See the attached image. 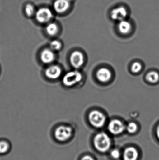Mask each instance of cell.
Listing matches in <instances>:
<instances>
[{
	"instance_id": "1",
	"label": "cell",
	"mask_w": 159,
	"mask_h": 160,
	"mask_svg": "<svg viewBox=\"0 0 159 160\" xmlns=\"http://www.w3.org/2000/svg\"><path fill=\"white\" fill-rule=\"evenodd\" d=\"M94 144L97 150L101 152H105L110 148L111 142L106 133L101 132L97 134L94 140Z\"/></svg>"
},
{
	"instance_id": "11",
	"label": "cell",
	"mask_w": 159,
	"mask_h": 160,
	"mask_svg": "<svg viewBox=\"0 0 159 160\" xmlns=\"http://www.w3.org/2000/svg\"><path fill=\"white\" fill-rule=\"evenodd\" d=\"M69 0H56L53 4L54 10L58 13H63L70 7Z\"/></svg>"
},
{
	"instance_id": "12",
	"label": "cell",
	"mask_w": 159,
	"mask_h": 160,
	"mask_svg": "<svg viewBox=\"0 0 159 160\" xmlns=\"http://www.w3.org/2000/svg\"><path fill=\"white\" fill-rule=\"evenodd\" d=\"M41 61L45 64L52 63L55 59V53L50 49H44L41 53Z\"/></svg>"
},
{
	"instance_id": "13",
	"label": "cell",
	"mask_w": 159,
	"mask_h": 160,
	"mask_svg": "<svg viewBox=\"0 0 159 160\" xmlns=\"http://www.w3.org/2000/svg\"><path fill=\"white\" fill-rule=\"evenodd\" d=\"M138 158V152L134 148H128L124 151V160H137Z\"/></svg>"
},
{
	"instance_id": "15",
	"label": "cell",
	"mask_w": 159,
	"mask_h": 160,
	"mask_svg": "<svg viewBox=\"0 0 159 160\" xmlns=\"http://www.w3.org/2000/svg\"><path fill=\"white\" fill-rule=\"evenodd\" d=\"M147 81L152 84L157 83L159 82V74L155 71H150L146 75Z\"/></svg>"
},
{
	"instance_id": "18",
	"label": "cell",
	"mask_w": 159,
	"mask_h": 160,
	"mask_svg": "<svg viewBox=\"0 0 159 160\" xmlns=\"http://www.w3.org/2000/svg\"><path fill=\"white\" fill-rule=\"evenodd\" d=\"M142 66L140 63L135 62L131 66V71L133 73H138L142 70Z\"/></svg>"
},
{
	"instance_id": "17",
	"label": "cell",
	"mask_w": 159,
	"mask_h": 160,
	"mask_svg": "<svg viewBox=\"0 0 159 160\" xmlns=\"http://www.w3.org/2000/svg\"><path fill=\"white\" fill-rule=\"evenodd\" d=\"M50 49L52 51H59L62 48V44L59 41L57 40H53L49 45Z\"/></svg>"
},
{
	"instance_id": "6",
	"label": "cell",
	"mask_w": 159,
	"mask_h": 160,
	"mask_svg": "<svg viewBox=\"0 0 159 160\" xmlns=\"http://www.w3.org/2000/svg\"><path fill=\"white\" fill-rule=\"evenodd\" d=\"M71 65L75 68H79L84 63V56L83 53L78 51L74 52L70 57Z\"/></svg>"
},
{
	"instance_id": "21",
	"label": "cell",
	"mask_w": 159,
	"mask_h": 160,
	"mask_svg": "<svg viewBox=\"0 0 159 160\" xmlns=\"http://www.w3.org/2000/svg\"><path fill=\"white\" fill-rule=\"evenodd\" d=\"M34 11V8L32 5L30 4L26 5V7H25V13L27 16L29 17L32 16Z\"/></svg>"
},
{
	"instance_id": "7",
	"label": "cell",
	"mask_w": 159,
	"mask_h": 160,
	"mask_svg": "<svg viewBox=\"0 0 159 160\" xmlns=\"http://www.w3.org/2000/svg\"><path fill=\"white\" fill-rule=\"evenodd\" d=\"M128 15L127 9L124 7L120 6L112 10L111 17L113 20L121 21L126 18Z\"/></svg>"
},
{
	"instance_id": "16",
	"label": "cell",
	"mask_w": 159,
	"mask_h": 160,
	"mask_svg": "<svg viewBox=\"0 0 159 160\" xmlns=\"http://www.w3.org/2000/svg\"><path fill=\"white\" fill-rule=\"evenodd\" d=\"M46 31L49 35L53 36L58 33V28L56 23L52 22L48 24L46 28Z\"/></svg>"
},
{
	"instance_id": "3",
	"label": "cell",
	"mask_w": 159,
	"mask_h": 160,
	"mask_svg": "<svg viewBox=\"0 0 159 160\" xmlns=\"http://www.w3.org/2000/svg\"><path fill=\"white\" fill-rule=\"evenodd\" d=\"M82 76L77 71H72L67 73L63 77V83L67 87H72L81 81Z\"/></svg>"
},
{
	"instance_id": "23",
	"label": "cell",
	"mask_w": 159,
	"mask_h": 160,
	"mask_svg": "<svg viewBox=\"0 0 159 160\" xmlns=\"http://www.w3.org/2000/svg\"><path fill=\"white\" fill-rule=\"evenodd\" d=\"M81 160H94L91 157H90V156H85Z\"/></svg>"
},
{
	"instance_id": "8",
	"label": "cell",
	"mask_w": 159,
	"mask_h": 160,
	"mask_svg": "<svg viewBox=\"0 0 159 160\" xmlns=\"http://www.w3.org/2000/svg\"><path fill=\"white\" fill-rule=\"evenodd\" d=\"M125 127L121 121L117 119L112 120L108 125V129L111 133L119 134L123 132Z\"/></svg>"
},
{
	"instance_id": "10",
	"label": "cell",
	"mask_w": 159,
	"mask_h": 160,
	"mask_svg": "<svg viewBox=\"0 0 159 160\" xmlns=\"http://www.w3.org/2000/svg\"><path fill=\"white\" fill-rule=\"evenodd\" d=\"M97 79L102 82H107L111 80L112 78V73L111 71L105 68H102L98 69L96 73Z\"/></svg>"
},
{
	"instance_id": "24",
	"label": "cell",
	"mask_w": 159,
	"mask_h": 160,
	"mask_svg": "<svg viewBox=\"0 0 159 160\" xmlns=\"http://www.w3.org/2000/svg\"><path fill=\"white\" fill-rule=\"evenodd\" d=\"M157 136L159 140V125L158 126L157 128Z\"/></svg>"
},
{
	"instance_id": "20",
	"label": "cell",
	"mask_w": 159,
	"mask_h": 160,
	"mask_svg": "<svg viewBox=\"0 0 159 160\" xmlns=\"http://www.w3.org/2000/svg\"><path fill=\"white\" fill-rule=\"evenodd\" d=\"M127 130L129 133H134L137 131L138 129L137 125L133 122H131L129 123L127 127Z\"/></svg>"
},
{
	"instance_id": "5",
	"label": "cell",
	"mask_w": 159,
	"mask_h": 160,
	"mask_svg": "<svg viewBox=\"0 0 159 160\" xmlns=\"http://www.w3.org/2000/svg\"><path fill=\"white\" fill-rule=\"evenodd\" d=\"M52 17V13L49 8H39L35 14V18L40 23H46L49 21Z\"/></svg>"
},
{
	"instance_id": "9",
	"label": "cell",
	"mask_w": 159,
	"mask_h": 160,
	"mask_svg": "<svg viewBox=\"0 0 159 160\" xmlns=\"http://www.w3.org/2000/svg\"><path fill=\"white\" fill-rule=\"evenodd\" d=\"M61 73V69L57 65L50 66L45 71L47 78L52 80H55L59 78Z\"/></svg>"
},
{
	"instance_id": "4",
	"label": "cell",
	"mask_w": 159,
	"mask_h": 160,
	"mask_svg": "<svg viewBox=\"0 0 159 160\" xmlns=\"http://www.w3.org/2000/svg\"><path fill=\"white\" fill-rule=\"evenodd\" d=\"M72 133V130L71 128L66 126H60L55 130V138L60 142H64L71 137Z\"/></svg>"
},
{
	"instance_id": "2",
	"label": "cell",
	"mask_w": 159,
	"mask_h": 160,
	"mask_svg": "<svg viewBox=\"0 0 159 160\" xmlns=\"http://www.w3.org/2000/svg\"><path fill=\"white\" fill-rule=\"evenodd\" d=\"M91 124L95 128H101L105 122V117L103 113L97 110L91 111L89 115Z\"/></svg>"
},
{
	"instance_id": "19",
	"label": "cell",
	"mask_w": 159,
	"mask_h": 160,
	"mask_svg": "<svg viewBox=\"0 0 159 160\" xmlns=\"http://www.w3.org/2000/svg\"><path fill=\"white\" fill-rule=\"evenodd\" d=\"M9 145L5 142H0V154H2L6 153L8 151Z\"/></svg>"
},
{
	"instance_id": "22",
	"label": "cell",
	"mask_w": 159,
	"mask_h": 160,
	"mask_svg": "<svg viewBox=\"0 0 159 160\" xmlns=\"http://www.w3.org/2000/svg\"><path fill=\"white\" fill-rule=\"evenodd\" d=\"M111 156L114 158L118 159L120 156V153L118 150L114 149L111 151Z\"/></svg>"
},
{
	"instance_id": "14",
	"label": "cell",
	"mask_w": 159,
	"mask_h": 160,
	"mask_svg": "<svg viewBox=\"0 0 159 160\" xmlns=\"http://www.w3.org/2000/svg\"><path fill=\"white\" fill-rule=\"evenodd\" d=\"M118 28L121 33L127 34L130 32L132 25L129 21L123 20L119 22Z\"/></svg>"
}]
</instances>
